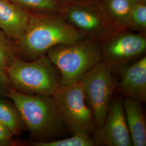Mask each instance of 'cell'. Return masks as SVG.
<instances>
[{
  "mask_svg": "<svg viewBox=\"0 0 146 146\" xmlns=\"http://www.w3.org/2000/svg\"><path fill=\"white\" fill-rule=\"evenodd\" d=\"M0 97V122L6 127L14 136H20L26 130L19 110L9 99Z\"/></svg>",
  "mask_w": 146,
  "mask_h": 146,
  "instance_id": "cell-14",
  "label": "cell"
},
{
  "mask_svg": "<svg viewBox=\"0 0 146 146\" xmlns=\"http://www.w3.org/2000/svg\"><path fill=\"white\" fill-rule=\"evenodd\" d=\"M34 146H95L91 136L76 134L71 137L48 141H33L31 143Z\"/></svg>",
  "mask_w": 146,
  "mask_h": 146,
  "instance_id": "cell-16",
  "label": "cell"
},
{
  "mask_svg": "<svg viewBox=\"0 0 146 146\" xmlns=\"http://www.w3.org/2000/svg\"><path fill=\"white\" fill-rule=\"evenodd\" d=\"M29 16V11L11 0H0V29L13 40L24 35Z\"/></svg>",
  "mask_w": 146,
  "mask_h": 146,
  "instance_id": "cell-11",
  "label": "cell"
},
{
  "mask_svg": "<svg viewBox=\"0 0 146 146\" xmlns=\"http://www.w3.org/2000/svg\"><path fill=\"white\" fill-rule=\"evenodd\" d=\"M140 1H145V2H146V0H140Z\"/></svg>",
  "mask_w": 146,
  "mask_h": 146,
  "instance_id": "cell-21",
  "label": "cell"
},
{
  "mask_svg": "<svg viewBox=\"0 0 146 146\" xmlns=\"http://www.w3.org/2000/svg\"><path fill=\"white\" fill-rule=\"evenodd\" d=\"M14 137L10 131L0 122V146L15 145Z\"/></svg>",
  "mask_w": 146,
  "mask_h": 146,
  "instance_id": "cell-20",
  "label": "cell"
},
{
  "mask_svg": "<svg viewBox=\"0 0 146 146\" xmlns=\"http://www.w3.org/2000/svg\"><path fill=\"white\" fill-rule=\"evenodd\" d=\"M29 12L50 13L58 9L55 0H11Z\"/></svg>",
  "mask_w": 146,
  "mask_h": 146,
  "instance_id": "cell-17",
  "label": "cell"
},
{
  "mask_svg": "<svg viewBox=\"0 0 146 146\" xmlns=\"http://www.w3.org/2000/svg\"><path fill=\"white\" fill-rule=\"evenodd\" d=\"M13 88L22 94L52 96L59 87L61 76L46 55L32 61L19 58L7 70Z\"/></svg>",
  "mask_w": 146,
  "mask_h": 146,
  "instance_id": "cell-3",
  "label": "cell"
},
{
  "mask_svg": "<svg viewBox=\"0 0 146 146\" xmlns=\"http://www.w3.org/2000/svg\"><path fill=\"white\" fill-rule=\"evenodd\" d=\"M94 117L96 128L104 122L115 90L116 78L111 68L101 61L79 81Z\"/></svg>",
  "mask_w": 146,
  "mask_h": 146,
  "instance_id": "cell-6",
  "label": "cell"
},
{
  "mask_svg": "<svg viewBox=\"0 0 146 146\" xmlns=\"http://www.w3.org/2000/svg\"><path fill=\"white\" fill-rule=\"evenodd\" d=\"M123 103L132 146H146V119L143 103L129 97H125Z\"/></svg>",
  "mask_w": 146,
  "mask_h": 146,
  "instance_id": "cell-12",
  "label": "cell"
},
{
  "mask_svg": "<svg viewBox=\"0 0 146 146\" xmlns=\"http://www.w3.org/2000/svg\"><path fill=\"white\" fill-rule=\"evenodd\" d=\"M85 35L61 16L29 12L26 31L16 41L18 58L32 61L46 55L52 47L78 42Z\"/></svg>",
  "mask_w": 146,
  "mask_h": 146,
  "instance_id": "cell-1",
  "label": "cell"
},
{
  "mask_svg": "<svg viewBox=\"0 0 146 146\" xmlns=\"http://www.w3.org/2000/svg\"><path fill=\"white\" fill-rule=\"evenodd\" d=\"M13 88L7 71L0 68V97L7 98L9 90Z\"/></svg>",
  "mask_w": 146,
  "mask_h": 146,
  "instance_id": "cell-19",
  "label": "cell"
},
{
  "mask_svg": "<svg viewBox=\"0 0 146 146\" xmlns=\"http://www.w3.org/2000/svg\"><path fill=\"white\" fill-rule=\"evenodd\" d=\"M128 27L139 33L146 32V2L139 1L136 5L131 14Z\"/></svg>",
  "mask_w": 146,
  "mask_h": 146,
  "instance_id": "cell-18",
  "label": "cell"
},
{
  "mask_svg": "<svg viewBox=\"0 0 146 146\" xmlns=\"http://www.w3.org/2000/svg\"><path fill=\"white\" fill-rule=\"evenodd\" d=\"M121 31L110 33L100 43L102 61L113 72L143 56L146 52L143 34Z\"/></svg>",
  "mask_w": 146,
  "mask_h": 146,
  "instance_id": "cell-7",
  "label": "cell"
},
{
  "mask_svg": "<svg viewBox=\"0 0 146 146\" xmlns=\"http://www.w3.org/2000/svg\"><path fill=\"white\" fill-rule=\"evenodd\" d=\"M93 134L95 146H132L121 98L112 99L104 122Z\"/></svg>",
  "mask_w": 146,
  "mask_h": 146,
  "instance_id": "cell-8",
  "label": "cell"
},
{
  "mask_svg": "<svg viewBox=\"0 0 146 146\" xmlns=\"http://www.w3.org/2000/svg\"><path fill=\"white\" fill-rule=\"evenodd\" d=\"M46 55L61 74L60 86L78 82L90 69L102 61L100 43L92 37L52 47Z\"/></svg>",
  "mask_w": 146,
  "mask_h": 146,
  "instance_id": "cell-4",
  "label": "cell"
},
{
  "mask_svg": "<svg viewBox=\"0 0 146 146\" xmlns=\"http://www.w3.org/2000/svg\"><path fill=\"white\" fill-rule=\"evenodd\" d=\"M139 1L104 0L106 15L116 30L124 31L128 27L131 13Z\"/></svg>",
  "mask_w": 146,
  "mask_h": 146,
  "instance_id": "cell-13",
  "label": "cell"
},
{
  "mask_svg": "<svg viewBox=\"0 0 146 146\" xmlns=\"http://www.w3.org/2000/svg\"><path fill=\"white\" fill-rule=\"evenodd\" d=\"M119 78L116 79L115 90L119 93L137 100L146 101V57L139 58L133 62L118 69Z\"/></svg>",
  "mask_w": 146,
  "mask_h": 146,
  "instance_id": "cell-9",
  "label": "cell"
},
{
  "mask_svg": "<svg viewBox=\"0 0 146 146\" xmlns=\"http://www.w3.org/2000/svg\"><path fill=\"white\" fill-rule=\"evenodd\" d=\"M19 111L33 141L56 140L66 127L58 113L52 95L22 94L13 88L7 95Z\"/></svg>",
  "mask_w": 146,
  "mask_h": 146,
  "instance_id": "cell-2",
  "label": "cell"
},
{
  "mask_svg": "<svg viewBox=\"0 0 146 146\" xmlns=\"http://www.w3.org/2000/svg\"><path fill=\"white\" fill-rule=\"evenodd\" d=\"M18 58L15 40L0 29V68L7 71Z\"/></svg>",
  "mask_w": 146,
  "mask_h": 146,
  "instance_id": "cell-15",
  "label": "cell"
},
{
  "mask_svg": "<svg viewBox=\"0 0 146 146\" xmlns=\"http://www.w3.org/2000/svg\"><path fill=\"white\" fill-rule=\"evenodd\" d=\"M66 18L68 22L84 35L103 38L112 33L108 25L94 11L80 7L70 8Z\"/></svg>",
  "mask_w": 146,
  "mask_h": 146,
  "instance_id": "cell-10",
  "label": "cell"
},
{
  "mask_svg": "<svg viewBox=\"0 0 146 146\" xmlns=\"http://www.w3.org/2000/svg\"><path fill=\"white\" fill-rule=\"evenodd\" d=\"M66 128L72 134H93L96 125L80 81L60 86L52 95Z\"/></svg>",
  "mask_w": 146,
  "mask_h": 146,
  "instance_id": "cell-5",
  "label": "cell"
}]
</instances>
